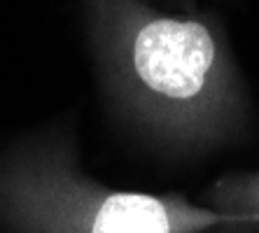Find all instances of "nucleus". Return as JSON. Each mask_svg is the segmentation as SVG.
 Returning <instances> with one entry per match:
<instances>
[{
	"instance_id": "1",
	"label": "nucleus",
	"mask_w": 259,
	"mask_h": 233,
	"mask_svg": "<svg viewBox=\"0 0 259 233\" xmlns=\"http://www.w3.org/2000/svg\"><path fill=\"white\" fill-rule=\"evenodd\" d=\"M84 17L103 91L140 135L180 156L243 137L250 96L217 19L147 0H84Z\"/></svg>"
},
{
	"instance_id": "2",
	"label": "nucleus",
	"mask_w": 259,
	"mask_h": 233,
	"mask_svg": "<svg viewBox=\"0 0 259 233\" xmlns=\"http://www.w3.org/2000/svg\"><path fill=\"white\" fill-rule=\"evenodd\" d=\"M229 221L185 194L124 192L89 177L70 126L0 150V233H210Z\"/></svg>"
},
{
	"instance_id": "3",
	"label": "nucleus",
	"mask_w": 259,
	"mask_h": 233,
	"mask_svg": "<svg viewBox=\"0 0 259 233\" xmlns=\"http://www.w3.org/2000/svg\"><path fill=\"white\" fill-rule=\"evenodd\" d=\"M201 201L231 217L229 224L210 233H259V170H238L217 177Z\"/></svg>"
}]
</instances>
